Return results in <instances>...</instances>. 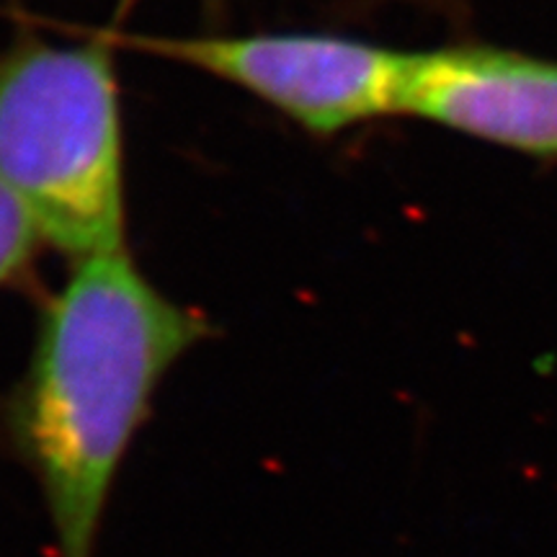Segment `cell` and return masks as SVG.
I'll return each mask as SVG.
<instances>
[{"label":"cell","mask_w":557,"mask_h":557,"mask_svg":"<svg viewBox=\"0 0 557 557\" xmlns=\"http://www.w3.org/2000/svg\"><path fill=\"white\" fill-rule=\"evenodd\" d=\"M132 3H137V0H122V11H124V9H129ZM225 3H227V0H205L207 11L212 13V16H220V13L225 11Z\"/></svg>","instance_id":"cell-6"},{"label":"cell","mask_w":557,"mask_h":557,"mask_svg":"<svg viewBox=\"0 0 557 557\" xmlns=\"http://www.w3.org/2000/svg\"><path fill=\"white\" fill-rule=\"evenodd\" d=\"M111 37L246 90L312 137L403 116L416 60V52L320 32Z\"/></svg>","instance_id":"cell-3"},{"label":"cell","mask_w":557,"mask_h":557,"mask_svg":"<svg viewBox=\"0 0 557 557\" xmlns=\"http://www.w3.org/2000/svg\"><path fill=\"white\" fill-rule=\"evenodd\" d=\"M0 178L70 263L127 248L124 124L109 34L0 50Z\"/></svg>","instance_id":"cell-2"},{"label":"cell","mask_w":557,"mask_h":557,"mask_svg":"<svg viewBox=\"0 0 557 557\" xmlns=\"http://www.w3.org/2000/svg\"><path fill=\"white\" fill-rule=\"evenodd\" d=\"M212 333V320L163 295L127 248L73 261L47 297L24 374L0 398V455L37 483L58 557H94L160 385Z\"/></svg>","instance_id":"cell-1"},{"label":"cell","mask_w":557,"mask_h":557,"mask_svg":"<svg viewBox=\"0 0 557 557\" xmlns=\"http://www.w3.org/2000/svg\"><path fill=\"white\" fill-rule=\"evenodd\" d=\"M41 243L32 212L0 178V287H13L32 274Z\"/></svg>","instance_id":"cell-5"},{"label":"cell","mask_w":557,"mask_h":557,"mask_svg":"<svg viewBox=\"0 0 557 557\" xmlns=\"http://www.w3.org/2000/svg\"><path fill=\"white\" fill-rule=\"evenodd\" d=\"M403 116L557 163V60L475 41L421 50Z\"/></svg>","instance_id":"cell-4"}]
</instances>
